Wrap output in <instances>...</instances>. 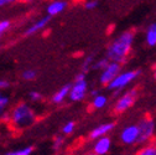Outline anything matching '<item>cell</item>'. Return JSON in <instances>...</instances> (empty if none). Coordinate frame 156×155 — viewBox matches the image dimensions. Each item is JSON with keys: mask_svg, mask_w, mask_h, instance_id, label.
Listing matches in <instances>:
<instances>
[{"mask_svg": "<svg viewBox=\"0 0 156 155\" xmlns=\"http://www.w3.org/2000/svg\"><path fill=\"white\" fill-rule=\"evenodd\" d=\"M10 87V82L5 78H0V91H6Z\"/></svg>", "mask_w": 156, "mask_h": 155, "instance_id": "obj_28", "label": "cell"}, {"mask_svg": "<svg viewBox=\"0 0 156 155\" xmlns=\"http://www.w3.org/2000/svg\"><path fill=\"white\" fill-rule=\"evenodd\" d=\"M154 77H155V80H156V67L154 68Z\"/></svg>", "mask_w": 156, "mask_h": 155, "instance_id": "obj_31", "label": "cell"}, {"mask_svg": "<svg viewBox=\"0 0 156 155\" xmlns=\"http://www.w3.org/2000/svg\"><path fill=\"white\" fill-rule=\"evenodd\" d=\"M67 2L66 0H53V2H51L47 8H46V13L47 15H50L51 17L53 16H57V15H60L62 14L66 9H67Z\"/></svg>", "mask_w": 156, "mask_h": 155, "instance_id": "obj_12", "label": "cell"}, {"mask_svg": "<svg viewBox=\"0 0 156 155\" xmlns=\"http://www.w3.org/2000/svg\"><path fill=\"white\" fill-rule=\"evenodd\" d=\"M11 27V21L8 20V19H3L0 20V38H2Z\"/></svg>", "mask_w": 156, "mask_h": 155, "instance_id": "obj_24", "label": "cell"}, {"mask_svg": "<svg viewBox=\"0 0 156 155\" xmlns=\"http://www.w3.org/2000/svg\"><path fill=\"white\" fill-rule=\"evenodd\" d=\"M141 74V70L139 68H134V70H128V71H122L107 86V88L113 92L114 97L116 98L124 88H126L128 86H130L131 83H134L136 80L140 77Z\"/></svg>", "mask_w": 156, "mask_h": 155, "instance_id": "obj_3", "label": "cell"}, {"mask_svg": "<svg viewBox=\"0 0 156 155\" xmlns=\"http://www.w3.org/2000/svg\"><path fill=\"white\" fill-rule=\"evenodd\" d=\"M108 102H109V98L105 94H103V93H99L98 96L92 97V98H90V106L94 109H103V108H105L108 106Z\"/></svg>", "mask_w": 156, "mask_h": 155, "instance_id": "obj_15", "label": "cell"}, {"mask_svg": "<svg viewBox=\"0 0 156 155\" xmlns=\"http://www.w3.org/2000/svg\"><path fill=\"white\" fill-rule=\"evenodd\" d=\"M34 146L32 145H27V146H23L11 151H8V155H31L34 153Z\"/></svg>", "mask_w": 156, "mask_h": 155, "instance_id": "obj_19", "label": "cell"}, {"mask_svg": "<svg viewBox=\"0 0 156 155\" xmlns=\"http://www.w3.org/2000/svg\"><path fill=\"white\" fill-rule=\"evenodd\" d=\"M4 91H0V117L6 112L8 107H9V103H10V98L9 96L4 94L3 93Z\"/></svg>", "mask_w": 156, "mask_h": 155, "instance_id": "obj_20", "label": "cell"}, {"mask_svg": "<svg viewBox=\"0 0 156 155\" xmlns=\"http://www.w3.org/2000/svg\"><path fill=\"white\" fill-rule=\"evenodd\" d=\"M99 93H102L99 88H92V89L89 91V97L92 98V97H95V96H98Z\"/></svg>", "mask_w": 156, "mask_h": 155, "instance_id": "obj_29", "label": "cell"}, {"mask_svg": "<svg viewBox=\"0 0 156 155\" xmlns=\"http://www.w3.org/2000/svg\"><path fill=\"white\" fill-rule=\"evenodd\" d=\"M139 97V91L138 88H130L123 93H120L115 98V102L113 104V112L115 114H123L128 112L136 102Z\"/></svg>", "mask_w": 156, "mask_h": 155, "instance_id": "obj_5", "label": "cell"}, {"mask_svg": "<svg viewBox=\"0 0 156 155\" xmlns=\"http://www.w3.org/2000/svg\"><path fill=\"white\" fill-rule=\"evenodd\" d=\"M139 155H156V142H147L145 144L140 145V149L138 150Z\"/></svg>", "mask_w": 156, "mask_h": 155, "instance_id": "obj_16", "label": "cell"}, {"mask_svg": "<svg viewBox=\"0 0 156 155\" xmlns=\"http://www.w3.org/2000/svg\"><path fill=\"white\" fill-rule=\"evenodd\" d=\"M94 56L93 55H88L87 57H84V60H83V62H82V65H81V71H83V72H88V71H90L92 70V67H93V63H94Z\"/></svg>", "mask_w": 156, "mask_h": 155, "instance_id": "obj_21", "label": "cell"}, {"mask_svg": "<svg viewBox=\"0 0 156 155\" xmlns=\"http://www.w3.org/2000/svg\"><path fill=\"white\" fill-rule=\"evenodd\" d=\"M89 96V88H88V82H87V77L86 72L81 71L76 77L74 81L71 86L69 91V101L71 102H82L86 99V97Z\"/></svg>", "mask_w": 156, "mask_h": 155, "instance_id": "obj_4", "label": "cell"}, {"mask_svg": "<svg viewBox=\"0 0 156 155\" xmlns=\"http://www.w3.org/2000/svg\"><path fill=\"white\" fill-rule=\"evenodd\" d=\"M50 21H51V16H50V15H46V16H44V17H41V19H38L37 21L32 23V24L25 30V35H26V36H32V35H36V34H38V32L44 31V30L48 26Z\"/></svg>", "mask_w": 156, "mask_h": 155, "instance_id": "obj_11", "label": "cell"}, {"mask_svg": "<svg viewBox=\"0 0 156 155\" xmlns=\"http://www.w3.org/2000/svg\"><path fill=\"white\" fill-rule=\"evenodd\" d=\"M109 62H110V60L108 59L107 56L101 57V59H95L92 70H93V71H102V70H104V68L108 66Z\"/></svg>", "mask_w": 156, "mask_h": 155, "instance_id": "obj_18", "label": "cell"}, {"mask_svg": "<svg viewBox=\"0 0 156 155\" xmlns=\"http://www.w3.org/2000/svg\"><path fill=\"white\" fill-rule=\"evenodd\" d=\"M113 146V140L109 135H104L98 139H95L92 145V153L95 155H107L110 153Z\"/></svg>", "mask_w": 156, "mask_h": 155, "instance_id": "obj_9", "label": "cell"}, {"mask_svg": "<svg viewBox=\"0 0 156 155\" xmlns=\"http://www.w3.org/2000/svg\"><path fill=\"white\" fill-rule=\"evenodd\" d=\"M66 135H56L52 140V150L53 151H61L63 148H65V144H66Z\"/></svg>", "mask_w": 156, "mask_h": 155, "instance_id": "obj_17", "label": "cell"}, {"mask_svg": "<svg viewBox=\"0 0 156 155\" xmlns=\"http://www.w3.org/2000/svg\"><path fill=\"white\" fill-rule=\"evenodd\" d=\"M84 9L87 10H95L99 6V2L98 0H84Z\"/></svg>", "mask_w": 156, "mask_h": 155, "instance_id": "obj_26", "label": "cell"}, {"mask_svg": "<svg viewBox=\"0 0 156 155\" xmlns=\"http://www.w3.org/2000/svg\"><path fill=\"white\" fill-rule=\"evenodd\" d=\"M36 121V113L29 103L21 102L17 103L10 110V121L9 123L15 129H25L31 127Z\"/></svg>", "mask_w": 156, "mask_h": 155, "instance_id": "obj_2", "label": "cell"}, {"mask_svg": "<svg viewBox=\"0 0 156 155\" xmlns=\"http://www.w3.org/2000/svg\"><path fill=\"white\" fill-rule=\"evenodd\" d=\"M21 77L24 81H27V82H31V81H35L36 77H37V72L35 70H31V68H26L21 73Z\"/></svg>", "mask_w": 156, "mask_h": 155, "instance_id": "obj_22", "label": "cell"}, {"mask_svg": "<svg viewBox=\"0 0 156 155\" xmlns=\"http://www.w3.org/2000/svg\"><path fill=\"white\" fill-rule=\"evenodd\" d=\"M19 2H23V0H0V8H5V6L12 5V4L19 3Z\"/></svg>", "mask_w": 156, "mask_h": 155, "instance_id": "obj_27", "label": "cell"}, {"mask_svg": "<svg viewBox=\"0 0 156 155\" xmlns=\"http://www.w3.org/2000/svg\"><path fill=\"white\" fill-rule=\"evenodd\" d=\"M139 138H140L139 125L135 123L124 125L119 132V140L125 146L139 145Z\"/></svg>", "mask_w": 156, "mask_h": 155, "instance_id": "obj_7", "label": "cell"}, {"mask_svg": "<svg viewBox=\"0 0 156 155\" xmlns=\"http://www.w3.org/2000/svg\"><path fill=\"white\" fill-rule=\"evenodd\" d=\"M139 130H140V138H139V145L145 144L147 142H152L156 137V119L151 115H144L140 118L139 123Z\"/></svg>", "mask_w": 156, "mask_h": 155, "instance_id": "obj_6", "label": "cell"}, {"mask_svg": "<svg viewBox=\"0 0 156 155\" xmlns=\"http://www.w3.org/2000/svg\"><path fill=\"white\" fill-rule=\"evenodd\" d=\"M144 41L149 47H156V23H152L146 27Z\"/></svg>", "mask_w": 156, "mask_h": 155, "instance_id": "obj_14", "label": "cell"}, {"mask_svg": "<svg viewBox=\"0 0 156 155\" xmlns=\"http://www.w3.org/2000/svg\"><path fill=\"white\" fill-rule=\"evenodd\" d=\"M23 2H25V3H32L34 0H23Z\"/></svg>", "mask_w": 156, "mask_h": 155, "instance_id": "obj_30", "label": "cell"}, {"mask_svg": "<svg viewBox=\"0 0 156 155\" xmlns=\"http://www.w3.org/2000/svg\"><path fill=\"white\" fill-rule=\"evenodd\" d=\"M71 86L72 83H68V85H65L62 86L57 92L53 93V96L51 97V102L53 104H62L65 101H67L69 98V91H71Z\"/></svg>", "mask_w": 156, "mask_h": 155, "instance_id": "obj_13", "label": "cell"}, {"mask_svg": "<svg viewBox=\"0 0 156 155\" xmlns=\"http://www.w3.org/2000/svg\"><path fill=\"white\" fill-rule=\"evenodd\" d=\"M115 129V123L114 122H107V123H102L99 125L94 127L90 132H89V139L95 140L104 135H109L113 130Z\"/></svg>", "mask_w": 156, "mask_h": 155, "instance_id": "obj_10", "label": "cell"}, {"mask_svg": "<svg viewBox=\"0 0 156 155\" xmlns=\"http://www.w3.org/2000/svg\"><path fill=\"white\" fill-rule=\"evenodd\" d=\"M74 129H76V123L71 121V122H67V123L63 124L61 132H62L63 135H66V137H67V135H71V134L74 133Z\"/></svg>", "mask_w": 156, "mask_h": 155, "instance_id": "obj_23", "label": "cell"}, {"mask_svg": "<svg viewBox=\"0 0 156 155\" xmlns=\"http://www.w3.org/2000/svg\"><path fill=\"white\" fill-rule=\"evenodd\" d=\"M42 98H44L42 93L38 92V91H31V92L29 93V99H30L31 102H34V103H37V102L42 101Z\"/></svg>", "mask_w": 156, "mask_h": 155, "instance_id": "obj_25", "label": "cell"}, {"mask_svg": "<svg viewBox=\"0 0 156 155\" xmlns=\"http://www.w3.org/2000/svg\"><path fill=\"white\" fill-rule=\"evenodd\" d=\"M135 42V32L133 30H126L116 35L107 47L105 56L110 61H116L119 63H125L133 51Z\"/></svg>", "mask_w": 156, "mask_h": 155, "instance_id": "obj_1", "label": "cell"}, {"mask_svg": "<svg viewBox=\"0 0 156 155\" xmlns=\"http://www.w3.org/2000/svg\"><path fill=\"white\" fill-rule=\"evenodd\" d=\"M122 66H123V63H119V62H116V61H110L108 63V66L104 70L101 71L99 78H98L99 83L102 86H105L107 87L115 78V77L122 72V70H123Z\"/></svg>", "mask_w": 156, "mask_h": 155, "instance_id": "obj_8", "label": "cell"}]
</instances>
